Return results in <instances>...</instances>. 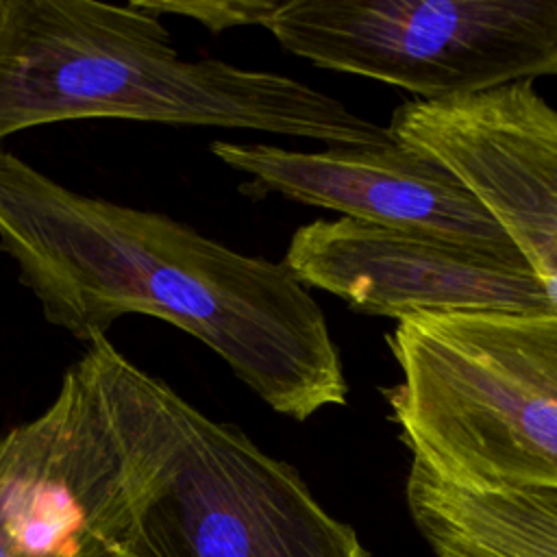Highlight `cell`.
<instances>
[{
    "mask_svg": "<svg viewBox=\"0 0 557 557\" xmlns=\"http://www.w3.org/2000/svg\"><path fill=\"white\" fill-rule=\"evenodd\" d=\"M0 248L44 318L87 342L122 315L200 339L296 422L346 405L322 307L283 263L237 252L165 213L70 189L0 150Z\"/></svg>",
    "mask_w": 557,
    "mask_h": 557,
    "instance_id": "cell-1",
    "label": "cell"
},
{
    "mask_svg": "<svg viewBox=\"0 0 557 557\" xmlns=\"http://www.w3.org/2000/svg\"><path fill=\"white\" fill-rule=\"evenodd\" d=\"M246 128L385 146L387 126L292 76L183 59L144 0H0V141L76 120Z\"/></svg>",
    "mask_w": 557,
    "mask_h": 557,
    "instance_id": "cell-2",
    "label": "cell"
},
{
    "mask_svg": "<svg viewBox=\"0 0 557 557\" xmlns=\"http://www.w3.org/2000/svg\"><path fill=\"white\" fill-rule=\"evenodd\" d=\"M81 527L126 557H370L294 466L152 379L85 461Z\"/></svg>",
    "mask_w": 557,
    "mask_h": 557,
    "instance_id": "cell-3",
    "label": "cell"
},
{
    "mask_svg": "<svg viewBox=\"0 0 557 557\" xmlns=\"http://www.w3.org/2000/svg\"><path fill=\"white\" fill-rule=\"evenodd\" d=\"M381 389L411 461L474 492L557 487V307L405 318Z\"/></svg>",
    "mask_w": 557,
    "mask_h": 557,
    "instance_id": "cell-4",
    "label": "cell"
},
{
    "mask_svg": "<svg viewBox=\"0 0 557 557\" xmlns=\"http://www.w3.org/2000/svg\"><path fill=\"white\" fill-rule=\"evenodd\" d=\"M263 28L318 67L426 102L557 76V0H287Z\"/></svg>",
    "mask_w": 557,
    "mask_h": 557,
    "instance_id": "cell-5",
    "label": "cell"
},
{
    "mask_svg": "<svg viewBox=\"0 0 557 557\" xmlns=\"http://www.w3.org/2000/svg\"><path fill=\"white\" fill-rule=\"evenodd\" d=\"M283 263L350 309L398 322L422 313L555 309L518 252L350 218L302 224Z\"/></svg>",
    "mask_w": 557,
    "mask_h": 557,
    "instance_id": "cell-6",
    "label": "cell"
},
{
    "mask_svg": "<svg viewBox=\"0 0 557 557\" xmlns=\"http://www.w3.org/2000/svg\"><path fill=\"white\" fill-rule=\"evenodd\" d=\"M389 135L446 165L542 278H557V109L531 81L409 100Z\"/></svg>",
    "mask_w": 557,
    "mask_h": 557,
    "instance_id": "cell-7",
    "label": "cell"
},
{
    "mask_svg": "<svg viewBox=\"0 0 557 557\" xmlns=\"http://www.w3.org/2000/svg\"><path fill=\"white\" fill-rule=\"evenodd\" d=\"M218 161L250 178L242 189L337 211L368 224L418 231L498 252H518L474 194L440 161L396 139L318 152L261 141H213Z\"/></svg>",
    "mask_w": 557,
    "mask_h": 557,
    "instance_id": "cell-8",
    "label": "cell"
},
{
    "mask_svg": "<svg viewBox=\"0 0 557 557\" xmlns=\"http://www.w3.org/2000/svg\"><path fill=\"white\" fill-rule=\"evenodd\" d=\"M405 496L437 557H557V487L474 492L411 461Z\"/></svg>",
    "mask_w": 557,
    "mask_h": 557,
    "instance_id": "cell-9",
    "label": "cell"
},
{
    "mask_svg": "<svg viewBox=\"0 0 557 557\" xmlns=\"http://www.w3.org/2000/svg\"><path fill=\"white\" fill-rule=\"evenodd\" d=\"M78 527V509L46 431L33 418L0 437V557H46Z\"/></svg>",
    "mask_w": 557,
    "mask_h": 557,
    "instance_id": "cell-10",
    "label": "cell"
},
{
    "mask_svg": "<svg viewBox=\"0 0 557 557\" xmlns=\"http://www.w3.org/2000/svg\"><path fill=\"white\" fill-rule=\"evenodd\" d=\"M148 9L163 13H181L202 22L211 30H224L231 26L259 24L265 26L268 17L278 2H259V0H235V2H161L144 0Z\"/></svg>",
    "mask_w": 557,
    "mask_h": 557,
    "instance_id": "cell-11",
    "label": "cell"
},
{
    "mask_svg": "<svg viewBox=\"0 0 557 557\" xmlns=\"http://www.w3.org/2000/svg\"><path fill=\"white\" fill-rule=\"evenodd\" d=\"M46 557H126V555L78 524L72 537L57 550H50Z\"/></svg>",
    "mask_w": 557,
    "mask_h": 557,
    "instance_id": "cell-12",
    "label": "cell"
},
{
    "mask_svg": "<svg viewBox=\"0 0 557 557\" xmlns=\"http://www.w3.org/2000/svg\"><path fill=\"white\" fill-rule=\"evenodd\" d=\"M544 285H546V289H548V296H550V300H553V305L557 307V278H550V281H544Z\"/></svg>",
    "mask_w": 557,
    "mask_h": 557,
    "instance_id": "cell-13",
    "label": "cell"
}]
</instances>
